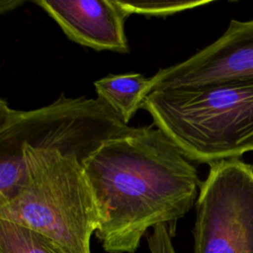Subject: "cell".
<instances>
[{
  "label": "cell",
  "mask_w": 253,
  "mask_h": 253,
  "mask_svg": "<svg viewBox=\"0 0 253 253\" xmlns=\"http://www.w3.org/2000/svg\"><path fill=\"white\" fill-rule=\"evenodd\" d=\"M166 223L157 224L153 227L151 235L148 237L150 253H176L171 241V232Z\"/></svg>",
  "instance_id": "obj_11"
},
{
  "label": "cell",
  "mask_w": 253,
  "mask_h": 253,
  "mask_svg": "<svg viewBox=\"0 0 253 253\" xmlns=\"http://www.w3.org/2000/svg\"><path fill=\"white\" fill-rule=\"evenodd\" d=\"M72 42L95 50L128 53L125 30L128 16L120 0H38Z\"/></svg>",
  "instance_id": "obj_7"
},
{
  "label": "cell",
  "mask_w": 253,
  "mask_h": 253,
  "mask_svg": "<svg viewBox=\"0 0 253 253\" xmlns=\"http://www.w3.org/2000/svg\"><path fill=\"white\" fill-rule=\"evenodd\" d=\"M122 6L129 15L139 14L146 17H167L176 13L197 8L210 1H122Z\"/></svg>",
  "instance_id": "obj_10"
},
{
  "label": "cell",
  "mask_w": 253,
  "mask_h": 253,
  "mask_svg": "<svg viewBox=\"0 0 253 253\" xmlns=\"http://www.w3.org/2000/svg\"><path fill=\"white\" fill-rule=\"evenodd\" d=\"M83 168L99 212L96 235L109 253H133L150 227L173 224L197 202L192 162L153 124L105 141Z\"/></svg>",
  "instance_id": "obj_1"
},
{
  "label": "cell",
  "mask_w": 253,
  "mask_h": 253,
  "mask_svg": "<svg viewBox=\"0 0 253 253\" xmlns=\"http://www.w3.org/2000/svg\"><path fill=\"white\" fill-rule=\"evenodd\" d=\"M148 94L163 89L253 84V19L231 20L213 42L149 77Z\"/></svg>",
  "instance_id": "obj_6"
},
{
  "label": "cell",
  "mask_w": 253,
  "mask_h": 253,
  "mask_svg": "<svg viewBox=\"0 0 253 253\" xmlns=\"http://www.w3.org/2000/svg\"><path fill=\"white\" fill-rule=\"evenodd\" d=\"M150 79L141 73L109 74L94 82L97 98L127 125L148 95Z\"/></svg>",
  "instance_id": "obj_8"
},
{
  "label": "cell",
  "mask_w": 253,
  "mask_h": 253,
  "mask_svg": "<svg viewBox=\"0 0 253 253\" xmlns=\"http://www.w3.org/2000/svg\"><path fill=\"white\" fill-rule=\"evenodd\" d=\"M0 253H65L44 235L17 224L0 219Z\"/></svg>",
  "instance_id": "obj_9"
},
{
  "label": "cell",
  "mask_w": 253,
  "mask_h": 253,
  "mask_svg": "<svg viewBox=\"0 0 253 253\" xmlns=\"http://www.w3.org/2000/svg\"><path fill=\"white\" fill-rule=\"evenodd\" d=\"M194 253H253V165H210L196 202Z\"/></svg>",
  "instance_id": "obj_5"
},
{
  "label": "cell",
  "mask_w": 253,
  "mask_h": 253,
  "mask_svg": "<svg viewBox=\"0 0 253 253\" xmlns=\"http://www.w3.org/2000/svg\"><path fill=\"white\" fill-rule=\"evenodd\" d=\"M22 152L27 180L0 206V219L44 235L65 253H91V236L100 218L82 162L59 150L26 145Z\"/></svg>",
  "instance_id": "obj_4"
},
{
  "label": "cell",
  "mask_w": 253,
  "mask_h": 253,
  "mask_svg": "<svg viewBox=\"0 0 253 253\" xmlns=\"http://www.w3.org/2000/svg\"><path fill=\"white\" fill-rule=\"evenodd\" d=\"M133 126L98 98H69L63 93L34 110H16L0 100V206L10 202L27 180L22 149L59 150L83 162L108 139Z\"/></svg>",
  "instance_id": "obj_2"
},
{
  "label": "cell",
  "mask_w": 253,
  "mask_h": 253,
  "mask_svg": "<svg viewBox=\"0 0 253 253\" xmlns=\"http://www.w3.org/2000/svg\"><path fill=\"white\" fill-rule=\"evenodd\" d=\"M23 2H21V1H1V4H0V8H1V13L3 14L4 12H6V11H9V10H11V9H13L12 7H11V5L13 4L14 6L13 7H17V5H20V4H22Z\"/></svg>",
  "instance_id": "obj_12"
},
{
  "label": "cell",
  "mask_w": 253,
  "mask_h": 253,
  "mask_svg": "<svg viewBox=\"0 0 253 253\" xmlns=\"http://www.w3.org/2000/svg\"><path fill=\"white\" fill-rule=\"evenodd\" d=\"M141 109L191 162L253 151V84L156 90Z\"/></svg>",
  "instance_id": "obj_3"
}]
</instances>
